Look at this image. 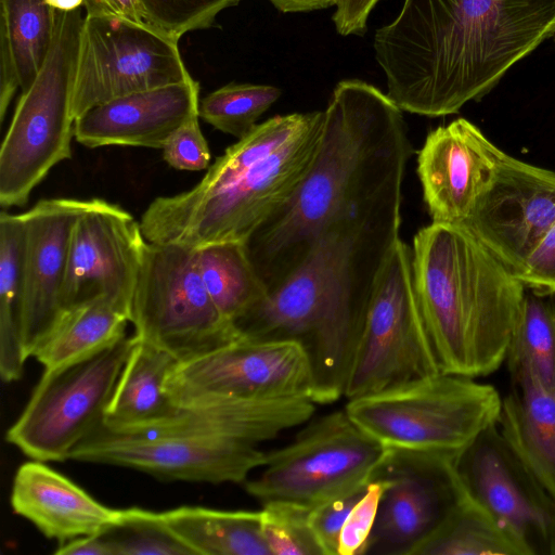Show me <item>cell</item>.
Segmentation results:
<instances>
[{"mask_svg":"<svg viewBox=\"0 0 555 555\" xmlns=\"http://www.w3.org/2000/svg\"><path fill=\"white\" fill-rule=\"evenodd\" d=\"M283 13L310 12L337 5L340 0H269Z\"/></svg>","mask_w":555,"mask_h":555,"instance_id":"obj_42","label":"cell"},{"mask_svg":"<svg viewBox=\"0 0 555 555\" xmlns=\"http://www.w3.org/2000/svg\"><path fill=\"white\" fill-rule=\"evenodd\" d=\"M388 448L337 410L308 421L287 444L267 452L259 473L244 483L260 502L312 509L365 487Z\"/></svg>","mask_w":555,"mask_h":555,"instance_id":"obj_8","label":"cell"},{"mask_svg":"<svg viewBox=\"0 0 555 555\" xmlns=\"http://www.w3.org/2000/svg\"><path fill=\"white\" fill-rule=\"evenodd\" d=\"M242 0H138L142 18L179 40L189 31L210 27L217 15Z\"/></svg>","mask_w":555,"mask_h":555,"instance_id":"obj_35","label":"cell"},{"mask_svg":"<svg viewBox=\"0 0 555 555\" xmlns=\"http://www.w3.org/2000/svg\"><path fill=\"white\" fill-rule=\"evenodd\" d=\"M323 112L276 115L229 146L191 190L156 197L147 242L193 248L243 242L295 195L320 149Z\"/></svg>","mask_w":555,"mask_h":555,"instance_id":"obj_4","label":"cell"},{"mask_svg":"<svg viewBox=\"0 0 555 555\" xmlns=\"http://www.w3.org/2000/svg\"><path fill=\"white\" fill-rule=\"evenodd\" d=\"M160 514L194 555H271L260 511L180 506Z\"/></svg>","mask_w":555,"mask_h":555,"instance_id":"obj_25","label":"cell"},{"mask_svg":"<svg viewBox=\"0 0 555 555\" xmlns=\"http://www.w3.org/2000/svg\"><path fill=\"white\" fill-rule=\"evenodd\" d=\"M438 373L415 293L412 249L399 238L377 276L344 397L350 400Z\"/></svg>","mask_w":555,"mask_h":555,"instance_id":"obj_10","label":"cell"},{"mask_svg":"<svg viewBox=\"0 0 555 555\" xmlns=\"http://www.w3.org/2000/svg\"><path fill=\"white\" fill-rule=\"evenodd\" d=\"M502 152L465 118L427 134L417 153L416 171L433 222L466 221Z\"/></svg>","mask_w":555,"mask_h":555,"instance_id":"obj_20","label":"cell"},{"mask_svg":"<svg viewBox=\"0 0 555 555\" xmlns=\"http://www.w3.org/2000/svg\"><path fill=\"white\" fill-rule=\"evenodd\" d=\"M203 282L211 299L233 324L268 294L246 243L223 242L197 248Z\"/></svg>","mask_w":555,"mask_h":555,"instance_id":"obj_28","label":"cell"},{"mask_svg":"<svg viewBox=\"0 0 555 555\" xmlns=\"http://www.w3.org/2000/svg\"><path fill=\"white\" fill-rule=\"evenodd\" d=\"M51 48L30 86L21 92L0 149V205L24 206L59 163L72 157V111L81 10L55 12Z\"/></svg>","mask_w":555,"mask_h":555,"instance_id":"obj_7","label":"cell"},{"mask_svg":"<svg viewBox=\"0 0 555 555\" xmlns=\"http://www.w3.org/2000/svg\"><path fill=\"white\" fill-rule=\"evenodd\" d=\"M474 379L438 373L350 399L345 410L386 448L460 454L496 424L502 405L493 386Z\"/></svg>","mask_w":555,"mask_h":555,"instance_id":"obj_6","label":"cell"},{"mask_svg":"<svg viewBox=\"0 0 555 555\" xmlns=\"http://www.w3.org/2000/svg\"><path fill=\"white\" fill-rule=\"evenodd\" d=\"M22 214H0V374L5 383L23 375L28 359L23 344Z\"/></svg>","mask_w":555,"mask_h":555,"instance_id":"obj_27","label":"cell"},{"mask_svg":"<svg viewBox=\"0 0 555 555\" xmlns=\"http://www.w3.org/2000/svg\"><path fill=\"white\" fill-rule=\"evenodd\" d=\"M103 532L69 540L60 544L54 553L57 555H114L113 547Z\"/></svg>","mask_w":555,"mask_h":555,"instance_id":"obj_40","label":"cell"},{"mask_svg":"<svg viewBox=\"0 0 555 555\" xmlns=\"http://www.w3.org/2000/svg\"><path fill=\"white\" fill-rule=\"evenodd\" d=\"M199 85L193 77L130 93L87 111L75 120L82 145L138 146L163 150L172 132L198 113Z\"/></svg>","mask_w":555,"mask_h":555,"instance_id":"obj_21","label":"cell"},{"mask_svg":"<svg viewBox=\"0 0 555 555\" xmlns=\"http://www.w3.org/2000/svg\"><path fill=\"white\" fill-rule=\"evenodd\" d=\"M459 454L389 449L374 478L386 487L364 555H415L466 494Z\"/></svg>","mask_w":555,"mask_h":555,"instance_id":"obj_14","label":"cell"},{"mask_svg":"<svg viewBox=\"0 0 555 555\" xmlns=\"http://www.w3.org/2000/svg\"><path fill=\"white\" fill-rule=\"evenodd\" d=\"M87 12H103L142 21L138 0H85Z\"/></svg>","mask_w":555,"mask_h":555,"instance_id":"obj_41","label":"cell"},{"mask_svg":"<svg viewBox=\"0 0 555 555\" xmlns=\"http://www.w3.org/2000/svg\"><path fill=\"white\" fill-rule=\"evenodd\" d=\"M246 441L194 435H121L103 425L70 453L77 462L140 470L163 480L241 483L266 463Z\"/></svg>","mask_w":555,"mask_h":555,"instance_id":"obj_15","label":"cell"},{"mask_svg":"<svg viewBox=\"0 0 555 555\" xmlns=\"http://www.w3.org/2000/svg\"><path fill=\"white\" fill-rule=\"evenodd\" d=\"M385 487L386 482L380 478H373L369 482L340 531L338 555H364Z\"/></svg>","mask_w":555,"mask_h":555,"instance_id":"obj_36","label":"cell"},{"mask_svg":"<svg viewBox=\"0 0 555 555\" xmlns=\"http://www.w3.org/2000/svg\"><path fill=\"white\" fill-rule=\"evenodd\" d=\"M467 493L524 555H555V498L512 451L496 424L455 457Z\"/></svg>","mask_w":555,"mask_h":555,"instance_id":"obj_16","label":"cell"},{"mask_svg":"<svg viewBox=\"0 0 555 555\" xmlns=\"http://www.w3.org/2000/svg\"><path fill=\"white\" fill-rule=\"evenodd\" d=\"M555 223V172L502 152L463 223L515 276Z\"/></svg>","mask_w":555,"mask_h":555,"instance_id":"obj_18","label":"cell"},{"mask_svg":"<svg viewBox=\"0 0 555 555\" xmlns=\"http://www.w3.org/2000/svg\"><path fill=\"white\" fill-rule=\"evenodd\" d=\"M367 485L310 509L309 524L323 555H338L340 531L353 506L364 494Z\"/></svg>","mask_w":555,"mask_h":555,"instance_id":"obj_38","label":"cell"},{"mask_svg":"<svg viewBox=\"0 0 555 555\" xmlns=\"http://www.w3.org/2000/svg\"><path fill=\"white\" fill-rule=\"evenodd\" d=\"M525 294L506 352L512 380L528 378L555 391V306Z\"/></svg>","mask_w":555,"mask_h":555,"instance_id":"obj_29","label":"cell"},{"mask_svg":"<svg viewBox=\"0 0 555 555\" xmlns=\"http://www.w3.org/2000/svg\"><path fill=\"white\" fill-rule=\"evenodd\" d=\"M516 278L538 295L555 294V223L534 247Z\"/></svg>","mask_w":555,"mask_h":555,"instance_id":"obj_39","label":"cell"},{"mask_svg":"<svg viewBox=\"0 0 555 555\" xmlns=\"http://www.w3.org/2000/svg\"><path fill=\"white\" fill-rule=\"evenodd\" d=\"M555 31V0H404L375 59L402 111L439 117L480 100Z\"/></svg>","mask_w":555,"mask_h":555,"instance_id":"obj_1","label":"cell"},{"mask_svg":"<svg viewBox=\"0 0 555 555\" xmlns=\"http://www.w3.org/2000/svg\"><path fill=\"white\" fill-rule=\"evenodd\" d=\"M261 506V529L271 555H323L309 524L310 509L286 503Z\"/></svg>","mask_w":555,"mask_h":555,"instance_id":"obj_34","label":"cell"},{"mask_svg":"<svg viewBox=\"0 0 555 555\" xmlns=\"http://www.w3.org/2000/svg\"><path fill=\"white\" fill-rule=\"evenodd\" d=\"M178 41L144 20L87 12L72 102L75 120L114 99L192 77Z\"/></svg>","mask_w":555,"mask_h":555,"instance_id":"obj_12","label":"cell"},{"mask_svg":"<svg viewBox=\"0 0 555 555\" xmlns=\"http://www.w3.org/2000/svg\"><path fill=\"white\" fill-rule=\"evenodd\" d=\"M135 338L103 418L106 429L121 435L142 434L178 411L166 392L165 382L179 361L169 352Z\"/></svg>","mask_w":555,"mask_h":555,"instance_id":"obj_23","label":"cell"},{"mask_svg":"<svg viewBox=\"0 0 555 555\" xmlns=\"http://www.w3.org/2000/svg\"><path fill=\"white\" fill-rule=\"evenodd\" d=\"M411 249L440 372L469 378L495 372L506 359L525 285L464 224L431 222Z\"/></svg>","mask_w":555,"mask_h":555,"instance_id":"obj_5","label":"cell"},{"mask_svg":"<svg viewBox=\"0 0 555 555\" xmlns=\"http://www.w3.org/2000/svg\"><path fill=\"white\" fill-rule=\"evenodd\" d=\"M524 555L496 520L466 491L415 555Z\"/></svg>","mask_w":555,"mask_h":555,"instance_id":"obj_30","label":"cell"},{"mask_svg":"<svg viewBox=\"0 0 555 555\" xmlns=\"http://www.w3.org/2000/svg\"><path fill=\"white\" fill-rule=\"evenodd\" d=\"M91 199L49 198L22 214L25 240L23 256V344L34 356L63 315V284L72 233Z\"/></svg>","mask_w":555,"mask_h":555,"instance_id":"obj_19","label":"cell"},{"mask_svg":"<svg viewBox=\"0 0 555 555\" xmlns=\"http://www.w3.org/2000/svg\"><path fill=\"white\" fill-rule=\"evenodd\" d=\"M281 93L270 85L229 83L199 100L198 115L214 128L238 140L256 127L259 117Z\"/></svg>","mask_w":555,"mask_h":555,"instance_id":"obj_32","label":"cell"},{"mask_svg":"<svg viewBox=\"0 0 555 555\" xmlns=\"http://www.w3.org/2000/svg\"><path fill=\"white\" fill-rule=\"evenodd\" d=\"M128 317L105 298L76 306L63 315L33 358L53 371L86 359L126 335Z\"/></svg>","mask_w":555,"mask_h":555,"instance_id":"obj_26","label":"cell"},{"mask_svg":"<svg viewBox=\"0 0 555 555\" xmlns=\"http://www.w3.org/2000/svg\"><path fill=\"white\" fill-rule=\"evenodd\" d=\"M165 389L176 406L216 397L311 400L313 372L308 353L296 341L238 338L179 362Z\"/></svg>","mask_w":555,"mask_h":555,"instance_id":"obj_13","label":"cell"},{"mask_svg":"<svg viewBox=\"0 0 555 555\" xmlns=\"http://www.w3.org/2000/svg\"><path fill=\"white\" fill-rule=\"evenodd\" d=\"M85 0H47V3L55 11L72 12L80 9Z\"/></svg>","mask_w":555,"mask_h":555,"instance_id":"obj_43","label":"cell"},{"mask_svg":"<svg viewBox=\"0 0 555 555\" xmlns=\"http://www.w3.org/2000/svg\"><path fill=\"white\" fill-rule=\"evenodd\" d=\"M135 340L134 334H126L86 359L43 371L8 429V442L31 460H69L72 451L103 425L106 405Z\"/></svg>","mask_w":555,"mask_h":555,"instance_id":"obj_11","label":"cell"},{"mask_svg":"<svg viewBox=\"0 0 555 555\" xmlns=\"http://www.w3.org/2000/svg\"><path fill=\"white\" fill-rule=\"evenodd\" d=\"M145 242L140 221L129 211L91 198L72 233L63 284L65 311L105 298L130 320Z\"/></svg>","mask_w":555,"mask_h":555,"instance_id":"obj_17","label":"cell"},{"mask_svg":"<svg viewBox=\"0 0 555 555\" xmlns=\"http://www.w3.org/2000/svg\"><path fill=\"white\" fill-rule=\"evenodd\" d=\"M412 154L402 111L387 93L359 79L339 81L323 111L309 172L246 242L268 292L300 264L330 224L402 195Z\"/></svg>","mask_w":555,"mask_h":555,"instance_id":"obj_2","label":"cell"},{"mask_svg":"<svg viewBox=\"0 0 555 555\" xmlns=\"http://www.w3.org/2000/svg\"><path fill=\"white\" fill-rule=\"evenodd\" d=\"M401 203L395 196L330 224L300 264L234 321L240 338L304 347L315 404L345 395L377 276L400 238Z\"/></svg>","mask_w":555,"mask_h":555,"instance_id":"obj_3","label":"cell"},{"mask_svg":"<svg viewBox=\"0 0 555 555\" xmlns=\"http://www.w3.org/2000/svg\"><path fill=\"white\" fill-rule=\"evenodd\" d=\"M512 382L496 426L520 462L555 498V391L528 378Z\"/></svg>","mask_w":555,"mask_h":555,"instance_id":"obj_24","label":"cell"},{"mask_svg":"<svg viewBox=\"0 0 555 555\" xmlns=\"http://www.w3.org/2000/svg\"><path fill=\"white\" fill-rule=\"evenodd\" d=\"M114 555H194L166 525L162 514L130 507L104 532Z\"/></svg>","mask_w":555,"mask_h":555,"instance_id":"obj_33","label":"cell"},{"mask_svg":"<svg viewBox=\"0 0 555 555\" xmlns=\"http://www.w3.org/2000/svg\"><path fill=\"white\" fill-rule=\"evenodd\" d=\"M0 42L12 54L22 92L34 81L49 53L56 11L47 0H0Z\"/></svg>","mask_w":555,"mask_h":555,"instance_id":"obj_31","label":"cell"},{"mask_svg":"<svg viewBox=\"0 0 555 555\" xmlns=\"http://www.w3.org/2000/svg\"><path fill=\"white\" fill-rule=\"evenodd\" d=\"M134 335L185 362L240 335L203 282L197 248L145 242L131 301Z\"/></svg>","mask_w":555,"mask_h":555,"instance_id":"obj_9","label":"cell"},{"mask_svg":"<svg viewBox=\"0 0 555 555\" xmlns=\"http://www.w3.org/2000/svg\"><path fill=\"white\" fill-rule=\"evenodd\" d=\"M10 500L16 515L60 544L101 533L118 524L121 517V509L103 505L70 479L37 460L17 468Z\"/></svg>","mask_w":555,"mask_h":555,"instance_id":"obj_22","label":"cell"},{"mask_svg":"<svg viewBox=\"0 0 555 555\" xmlns=\"http://www.w3.org/2000/svg\"><path fill=\"white\" fill-rule=\"evenodd\" d=\"M198 119V113L192 115L172 132L164 145V160L172 168L184 171L208 169L211 155Z\"/></svg>","mask_w":555,"mask_h":555,"instance_id":"obj_37","label":"cell"}]
</instances>
